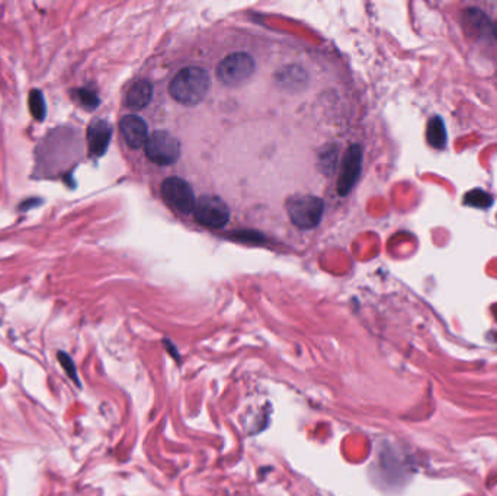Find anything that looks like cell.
I'll return each instance as SVG.
<instances>
[{"mask_svg": "<svg viewBox=\"0 0 497 496\" xmlns=\"http://www.w3.org/2000/svg\"><path fill=\"white\" fill-rule=\"evenodd\" d=\"M211 79L206 70L192 66L182 69L169 85V93L182 105H197L208 93Z\"/></svg>", "mask_w": 497, "mask_h": 496, "instance_id": "obj_1", "label": "cell"}, {"mask_svg": "<svg viewBox=\"0 0 497 496\" xmlns=\"http://www.w3.org/2000/svg\"><path fill=\"white\" fill-rule=\"evenodd\" d=\"M256 70L253 57L247 53H233L227 56L217 67V77L228 88H239L250 81Z\"/></svg>", "mask_w": 497, "mask_h": 496, "instance_id": "obj_2", "label": "cell"}, {"mask_svg": "<svg viewBox=\"0 0 497 496\" xmlns=\"http://www.w3.org/2000/svg\"><path fill=\"white\" fill-rule=\"evenodd\" d=\"M324 204L319 197L296 195L286 201V212L300 229L316 227L323 216Z\"/></svg>", "mask_w": 497, "mask_h": 496, "instance_id": "obj_3", "label": "cell"}, {"mask_svg": "<svg viewBox=\"0 0 497 496\" xmlns=\"http://www.w3.org/2000/svg\"><path fill=\"white\" fill-rule=\"evenodd\" d=\"M147 158L159 166H169L177 162L180 143L169 132H154L144 146Z\"/></svg>", "mask_w": 497, "mask_h": 496, "instance_id": "obj_4", "label": "cell"}, {"mask_svg": "<svg viewBox=\"0 0 497 496\" xmlns=\"http://www.w3.org/2000/svg\"><path fill=\"white\" fill-rule=\"evenodd\" d=\"M194 217L205 227L221 229L228 223L230 210L220 197L204 195L195 202Z\"/></svg>", "mask_w": 497, "mask_h": 496, "instance_id": "obj_5", "label": "cell"}, {"mask_svg": "<svg viewBox=\"0 0 497 496\" xmlns=\"http://www.w3.org/2000/svg\"><path fill=\"white\" fill-rule=\"evenodd\" d=\"M162 195L173 210L182 214H191L195 208V195L187 180L172 176L163 180Z\"/></svg>", "mask_w": 497, "mask_h": 496, "instance_id": "obj_6", "label": "cell"}, {"mask_svg": "<svg viewBox=\"0 0 497 496\" xmlns=\"http://www.w3.org/2000/svg\"><path fill=\"white\" fill-rule=\"evenodd\" d=\"M361 163H362V151L359 146H352L346 151L344 163H342V173L339 178L337 192L340 195H346L355 185L356 179L361 173Z\"/></svg>", "mask_w": 497, "mask_h": 496, "instance_id": "obj_7", "label": "cell"}, {"mask_svg": "<svg viewBox=\"0 0 497 496\" xmlns=\"http://www.w3.org/2000/svg\"><path fill=\"white\" fill-rule=\"evenodd\" d=\"M119 128L129 147L140 149L146 146L148 140V129L144 120L137 115H127L121 120Z\"/></svg>", "mask_w": 497, "mask_h": 496, "instance_id": "obj_8", "label": "cell"}, {"mask_svg": "<svg viewBox=\"0 0 497 496\" xmlns=\"http://www.w3.org/2000/svg\"><path fill=\"white\" fill-rule=\"evenodd\" d=\"M112 136V128L107 121H96L90 124L88 132L89 149L95 156H102L107 151Z\"/></svg>", "mask_w": 497, "mask_h": 496, "instance_id": "obj_9", "label": "cell"}, {"mask_svg": "<svg viewBox=\"0 0 497 496\" xmlns=\"http://www.w3.org/2000/svg\"><path fill=\"white\" fill-rule=\"evenodd\" d=\"M151 98H153L151 83L147 81H139L128 91L127 98H125V103H127L128 108L140 111L148 105Z\"/></svg>", "mask_w": 497, "mask_h": 496, "instance_id": "obj_10", "label": "cell"}, {"mask_svg": "<svg viewBox=\"0 0 497 496\" xmlns=\"http://www.w3.org/2000/svg\"><path fill=\"white\" fill-rule=\"evenodd\" d=\"M428 143L435 149H443L447 144V129L440 118L435 117L428 122Z\"/></svg>", "mask_w": 497, "mask_h": 496, "instance_id": "obj_11", "label": "cell"}, {"mask_svg": "<svg viewBox=\"0 0 497 496\" xmlns=\"http://www.w3.org/2000/svg\"><path fill=\"white\" fill-rule=\"evenodd\" d=\"M464 202L468 205L477 207V208H487L491 205L493 200L487 192H484L481 190H474L464 197Z\"/></svg>", "mask_w": 497, "mask_h": 496, "instance_id": "obj_12", "label": "cell"}, {"mask_svg": "<svg viewBox=\"0 0 497 496\" xmlns=\"http://www.w3.org/2000/svg\"><path fill=\"white\" fill-rule=\"evenodd\" d=\"M30 110L37 120H42L45 115V102L38 91H33L30 95Z\"/></svg>", "mask_w": 497, "mask_h": 496, "instance_id": "obj_13", "label": "cell"}, {"mask_svg": "<svg viewBox=\"0 0 497 496\" xmlns=\"http://www.w3.org/2000/svg\"><path fill=\"white\" fill-rule=\"evenodd\" d=\"M78 98H81V100H82V103H83V105H92V107H95V103H96V100L93 99L95 96L90 93V92H85V91H81V93H78Z\"/></svg>", "mask_w": 497, "mask_h": 496, "instance_id": "obj_14", "label": "cell"}, {"mask_svg": "<svg viewBox=\"0 0 497 496\" xmlns=\"http://www.w3.org/2000/svg\"><path fill=\"white\" fill-rule=\"evenodd\" d=\"M494 35H496V38H497V22H496V25H494Z\"/></svg>", "mask_w": 497, "mask_h": 496, "instance_id": "obj_15", "label": "cell"}]
</instances>
